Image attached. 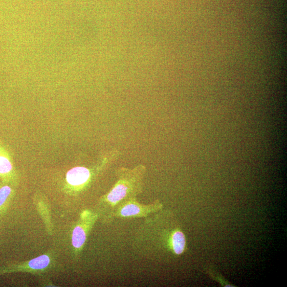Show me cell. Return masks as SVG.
<instances>
[{
    "label": "cell",
    "instance_id": "cell-5",
    "mask_svg": "<svg viewBox=\"0 0 287 287\" xmlns=\"http://www.w3.org/2000/svg\"><path fill=\"white\" fill-rule=\"evenodd\" d=\"M12 170L10 157L3 145L0 143V174L9 173Z\"/></svg>",
    "mask_w": 287,
    "mask_h": 287
},
{
    "label": "cell",
    "instance_id": "cell-2",
    "mask_svg": "<svg viewBox=\"0 0 287 287\" xmlns=\"http://www.w3.org/2000/svg\"><path fill=\"white\" fill-rule=\"evenodd\" d=\"M146 171V166L142 164L133 168L116 169V182L100 203V214L105 223L113 222V214L122 203L142 193Z\"/></svg>",
    "mask_w": 287,
    "mask_h": 287
},
{
    "label": "cell",
    "instance_id": "cell-8",
    "mask_svg": "<svg viewBox=\"0 0 287 287\" xmlns=\"http://www.w3.org/2000/svg\"><path fill=\"white\" fill-rule=\"evenodd\" d=\"M11 189L9 186H4L0 188V206L5 203L10 194Z\"/></svg>",
    "mask_w": 287,
    "mask_h": 287
},
{
    "label": "cell",
    "instance_id": "cell-6",
    "mask_svg": "<svg viewBox=\"0 0 287 287\" xmlns=\"http://www.w3.org/2000/svg\"><path fill=\"white\" fill-rule=\"evenodd\" d=\"M87 237L86 232L83 227L80 225L74 229L73 232L72 243L76 249H80L84 245Z\"/></svg>",
    "mask_w": 287,
    "mask_h": 287
},
{
    "label": "cell",
    "instance_id": "cell-7",
    "mask_svg": "<svg viewBox=\"0 0 287 287\" xmlns=\"http://www.w3.org/2000/svg\"><path fill=\"white\" fill-rule=\"evenodd\" d=\"M50 262L49 257L45 255L35 258L31 260L29 265L33 269H43L48 266Z\"/></svg>",
    "mask_w": 287,
    "mask_h": 287
},
{
    "label": "cell",
    "instance_id": "cell-3",
    "mask_svg": "<svg viewBox=\"0 0 287 287\" xmlns=\"http://www.w3.org/2000/svg\"><path fill=\"white\" fill-rule=\"evenodd\" d=\"M163 209V205L159 200L148 204H144L139 202L137 197H134L120 205L114 213L113 220L114 222L116 219L145 218Z\"/></svg>",
    "mask_w": 287,
    "mask_h": 287
},
{
    "label": "cell",
    "instance_id": "cell-4",
    "mask_svg": "<svg viewBox=\"0 0 287 287\" xmlns=\"http://www.w3.org/2000/svg\"><path fill=\"white\" fill-rule=\"evenodd\" d=\"M91 177L92 172L89 168L77 167L67 172L66 180L70 185L80 187L87 184Z\"/></svg>",
    "mask_w": 287,
    "mask_h": 287
},
{
    "label": "cell",
    "instance_id": "cell-1",
    "mask_svg": "<svg viewBox=\"0 0 287 287\" xmlns=\"http://www.w3.org/2000/svg\"><path fill=\"white\" fill-rule=\"evenodd\" d=\"M166 213L163 210L145 217L137 230L133 247L141 255L158 259L167 252L173 255V242L181 229L169 228L165 221Z\"/></svg>",
    "mask_w": 287,
    "mask_h": 287
}]
</instances>
